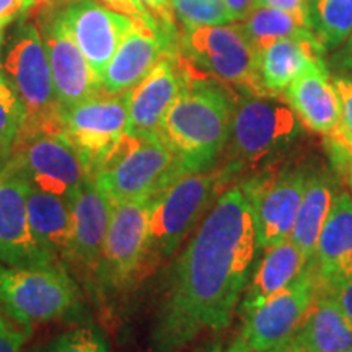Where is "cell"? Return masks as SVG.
<instances>
[{"mask_svg": "<svg viewBox=\"0 0 352 352\" xmlns=\"http://www.w3.org/2000/svg\"><path fill=\"white\" fill-rule=\"evenodd\" d=\"M245 183L223 189L170 272L153 327L158 352H175L232 323L258 253Z\"/></svg>", "mask_w": 352, "mask_h": 352, "instance_id": "obj_1", "label": "cell"}, {"mask_svg": "<svg viewBox=\"0 0 352 352\" xmlns=\"http://www.w3.org/2000/svg\"><path fill=\"white\" fill-rule=\"evenodd\" d=\"M232 114L233 100L226 88L191 72L188 85L165 114L158 138L175 153L184 173L209 171L227 148Z\"/></svg>", "mask_w": 352, "mask_h": 352, "instance_id": "obj_2", "label": "cell"}, {"mask_svg": "<svg viewBox=\"0 0 352 352\" xmlns=\"http://www.w3.org/2000/svg\"><path fill=\"white\" fill-rule=\"evenodd\" d=\"M233 176L235 173L226 165L201 173H184L153 196L144 270L173 256Z\"/></svg>", "mask_w": 352, "mask_h": 352, "instance_id": "obj_3", "label": "cell"}, {"mask_svg": "<svg viewBox=\"0 0 352 352\" xmlns=\"http://www.w3.org/2000/svg\"><path fill=\"white\" fill-rule=\"evenodd\" d=\"M302 122L283 96L241 91L233 100L228 166L233 173L287 151L302 134Z\"/></svg>", "mask_w": 352, "mask_h": 352, "instance_id": "obj_4", "label": "cell"}, {"mask_svg": "<svg viewBox=\"0 0 352 352\" xmlns=\"http://www.w3.org/2000/svg\"><path fill=\"white\" fill-rule=\"evenodd\" d=\"M0 67L25 108L20 135L38 131H60V107L39 28L33 23L16 26Z\"/></svg>", "mask_w": 352, "mask_h": 352, "instance_id": "obj_5", "label": "cell"}, {"mask_svg": "<svg viewBox=\"0 0 352 352\" xmlns=\"http://www.w3.org/2000/svg\"><path fill=\"white\" fill-rule=\"evenodd\" d=\"M176 52L192 74L240 91L267 95L259 80L258 52L239 23L184 30Z\"/></svg>", "mask_w": 352, "mask_h": 352, "instance_id": "obj_6", "label": "cell"}, {"mask_svg": "<svg viewBox=\"0 0 352 352\" xmlns=\"http://www.w3.org/2000/svg\"><path fill=\"white\" fill-rule=\"evenodd\" d=\"M182 175V165L160 138L127 132L94 178L116 204L153 197Z\"/></svg>", "mask_w": 352, "mask_h": 352, "instance_id": "obj_7", "label": "cell"}, {"mask_svg": "<svg viewBox=\"0 0 352 352\" xmlns=\"http://www.w3.org/2000/svg\"><path fill=\"white\" fill-rule=\"evenodd\" d=\"M80 303L78 285L65 266H8L0 263V307L21 323L63 318Z\"/></svg>", "mask_w": 352, "mask_h": 352, "instance_id": "obj_8", "label": "cell"}, {"mask_svg": "<svg viewBox=\"0 0 352 352\" xmlns=\"http://www.w3.org/2000/svg\"><path fill=\"white\" fill-rule=\"evenodd\" d=\"M129 127L127 94L103 91L90 98L60 108V131L80 155L88 176H94L114 151Z\"/></svg>", "mask_w": 352, "mask_h": 352, "instance_id": "obj_9", "label": "cell"}, {"mask_svg": "<svg viewBox=\"0 0 352 352\" xmlns=\"http://www.w3.org/2000/svg\"><path fill=\"white\" fill-rule=\"evenodd\" d=\"M28 184L72 202L88 173L80 155L63 131L20 135L10 157Z\"/></svg>", "mask_w": 352, "mask_h": 352, "instance_id": "obj_10", "label": "cell"}, {"mask_svg": "<svg viewBox=\"0 0 352 352\" xmlns=\"http://www.w3.org/2000/svg\"><path fill=\"white\" fill-rule=\"evenodd\" d=\"M316 283L307 264L292 284L241 314L240 333L233 344L248 352H270L296 336L316 297Z\"/></svg>", "mask_w": 352, "mask_h": 352, "instance_id": "obj_11", "label": "cell"}, {"mask_svg": "<svg viewBox=\"0 0 352 352\" xmlns=\"http://www.w3.org/2000/svg\"><path fill=\"white\" fill-rule=\"evenodd\" d=\"M153 197L113 204L96 287L121 289L144 272Z\"/></svg>", "mask_w": 352, "mask_h": 352, "instance_id": "obj_12", "label": "cell"}, {"mask_svg": "<svg viewBox=\"0 0 352 352\" xmlns=\"http://www.w3.org/2000/svg\"><path fill=\"white\" fill-rule=\"evenodd\" d=\"M307 166H289L274 175H263L245 179L256 228L258 248L270 246L289 239L300 208L307 176Z\"/></svg>", "mask_w": 352, "mask_h": 352, "instance_id": "obj_13", "label": "cell"}, {"mask_svg": "<svg viewBox=\"0 0 352 352\" xmlns=\"http://www.w3.org/2000/svg\"><path fill=\"white\" fill-rule=\"evenodd\" d=\"M111 210L113 201L94 176H88L70 202V240L65 266L67 270L72 266L91 283H96Z\"/></svg>", "mask_w": 352, "mask_h": 352, "instance_id": "obj_14", "label": "cell"}, {"mask_svg": "<svg viewBox=\"0 0 352 352\" xmlns=\"http://www.w3.org/2000/svg\"><path fill=\"white\" fill-rule=\"evenodd\" d=\"M23 173L10 160L0 168V263L8 266H57L39 248L28 214Z\"/></svg>", "mask_w": 352, "mask_h": 352, "instance_id": "obj_15", "label": "cell"}, {"mask_svg": "<svg viewBox=\"0 0 352 352\" xmlns=\"http://www.w3.org/2000/svg\"><path fill=\"white\" fill-rule=\"evenodd\" d=\"M191 72L176 50L166 52L148 76L127 91L129 127L140 138H158L165 114L188 85Z\"/></svg>", "mask_w": 352, "mask_h": 352, "instance_id": "obj_16", "label": "cell"}, {"mask_svg": "<svg viewBox=\"0 0 352 352\" xmlns=\"http://www.w3.org/2000/svg\"><path fill=\"white\" fill-rule=\"evenodd\" d=\"M176 50V39L160 26L132 19L114 56L101 76L100 91L122 95L142 82L166 52Z\"/></svg>", "mask_w": 352, "mask_h": 352, "instance_id": "obj_17", "label": "cell"}, {"mask_svg": "<svg viewBox=\"0 0 352 352\" xmlns=\"http://www.w3.org/2000/svg\"><path fill=\"white\" fill-rule=\"evenodd\" d=\"M59 15L101 83V76L131 28L132 19L96 0L70 3Z\"/></svg>", "mask_w": 352, "mask_h": 352, "instance_id": "obj_18", "label": "cell"}, {"mask_svg": "<svg viewBox=\"0 0 352 352\" xmlns=\"http://www.w3.org/2000/svg\"><path fill=\"white\" fill-rule=\"evenodd\" d=\"M41 33L60 108L72 107L100 91V80L80 47L60 20L59 12L41 21Z\"/></svg>", "mask_w": 352, "mask_h": 352, "instance_id": "obj_19", "label": "cell"}, {"mask_svg": "<svg viewBox=\"0 0 352 352\" xmlns=\"http://www.w3.org/2000/svg\"><path fill=\"white\" fill-rule=\"evenodd\" d=\"M308 266L315 277L316 290L327 289L352 274V195L349 191L334 195Z\"/></svg>", "mask_w": 352, "mask_h": 352, "instance_id": "obj_20", "label": "cell"}, {"mask_svg": "<svg viewBox=\"0 0 352 352\" xmlns=\"http://www.w3.org/2000/svg\"><path fill=\"white\" fill-rule=\"evenodd\" d=\"M280 96L305 129L327 135L340 126V100L327 63L307 70L290 83Z\"/></svg>", "mask_w": 352, "mask_h": 352, "instance_id": "obj_21", "label": "cell"}, {"mask_svg": "<svg viewBox=\"0 0 352 352\" xmlns=\"http://www.w3.org/2000/svg\"><path fill=\"white\" fill-rule=\"evenodd\" d=\"M256 52L259 80L267 95L280 96L307 70L327 63V52L315 38L277 39Z\"/></svg>", "mask_w": 352, "mask_h": 352, "instance_id": "obj_22", "label": "cell"}, {"mask_svg": "<svg viewBox=\"0 0 352 352\" xmlns=\"http://www.w3.org/2000/svg\"><path fill=\"white\" fill-rule=\"evenodd\" d=\"M308 259L290 239L263 250V258L250 277L240 302L241 314L280 292L305 271Z\"/></svg>", "mask_w": 352, "mask_h": 352, "instance_id": "obj_23", "label": "cell"}, {"mask_svg": "<svg viewBox=\"0 0 352 352\" xmlns=\"http://www.w3.org/2000/svg\"><path fill=\"white\" fill-rule=\"evenodd\" d=\"M28 214L39 248L52 264L65 266L70 240V202L30 186Z\"/></svg>", "mask_w": 352, "mask_h": 352, "instance_id": "obj_24", "label": "cell"}, {"mask_svg": "<svg viewBox=\"0 0 352 352\" xmlns=\"http://www.w3.org/2000/svg\"><path fill=\"white\" fill-rule=\"evenodd\" d=\"M296 340L310 352H342L352 347V327L328 292H316Z\"/></svg>", "mask_w": 352, "mask_h": 352, "instance_id": "obj_25", "label": "cell"}, {"mask_svg": "<svg viewBox=\"0 0 352 352\" xmlns=\"http://www.w3.org/2000/svg\"><path fill=\"white\" fill-rule=\"evenodd\" d=\"M334 195L336 192L331 178L324 171H308L300 208L289 235V239L305 254L308 263L315 254L316 241L331 208Z\"/></svg>", "mask_w": 352, "mask_h": 352, "instance_id": "obj_26", "label": "cell"}, {"mask_svg": "<svg viewBox=\"0 0 352 352\" xmlns=\"http://www.w3.org/2000/svg\"><path fill=\"white\" fill-rule=\"evenodd\" d=\"M308 28L328 56L352 34V0H308Z\"/></svg>", "mask_w": 352, "mask_h": 352, "instance_id": "obj_27", "label": "cell"}, {"mask_svg": "<svg viewBox=\"0 0 352 352\" xmlns=\"http://www.w3.org/2000/svg\"><path fill=\"white\" fill-rule=\"evenodd\" d=\"M236 23L241 26L256 51L277 39L315 38L310 28L300 23L296 16L274 7H254L243 20Z\"/></svg>", "mask_w": 352, "mask_h": 352, "instance_id": "obj_28", "label": "cell"}, {"mask_svg": "<svg viewBox=\"0 0 352 352\" xmlns=\"http://www.w3.org/2000/svg\"><path fill=\"white\" fill-rule=\"evenodd\" d=\"M23 121V104L0 72V168L10 160Z\"/></svg>", "mask_w": 352, "mask_h": 352, "instance_id": "obj_29", "label": "cell"}, {"mask_svg": "<svg viewBox=\"0 0 352 352\" xmlns=\"http://www.w3.org/2000/svg\"><path fill=\"white\" fill-rule=\"evenodd\" d=\"M171 8L184 30L233 23L226 0H171Z\"/></svg>", "mask_w": 352, "mask_h": 352, "instance_id": "obj_30", "label": "cell"}, {"mask_svg": "<svg viewBox=\"0 0 352 352\" xmlns=\"http://www.w3.org/2000/svg\"><path fill=\"white\" fill-rule=\"evenodd\" d=\"M39 352H109V344L96 324L85 323L56 336Z\"/></svg>", "mask_w": 352, "mask_h": 352, "instance_id": "obj_31", "label": "cell"}, {"mask_svg": "<svg viewBox=\"0 0 352 352\" xmlns=\"http://www.w3.org/2000/svg\"><path fill=\"white\" fill-rule=\"evenodd\" d=\"M32 324L21 323L0 307V352H21L33 334Z\"/></svg>", "mask_w": 352, "mask_h": 352, "instance_id": "obj_32", "label": "cell"}, {"mask_svg": "<svg viewBox=\"0 0 352 352\" xmlns=\"http://www.w3.org/2000/svg\"><path fill=\"white\" fill-rule=\"evenodd\" d=\"M327 147L334 166L346 176L352 188V135L338 126L333 132L327 134Z\"/></svg>", "mask_w": 352, "mask_h": 352, "instance_id": "obj_33", "label": "cell"}, {"mask_svg": "<svg viewBox=\"0 0 352 352\" xmlns=\"http://www.w3.org/2000/svg\"><path fill=\"white\" fill-rule=\"evenodd\" d=\"M331 82L340 100L341 122L340 126L352 135V78L331 74Z\"/></svg>", "mask_w": 352, "mask_h": 352, "instance_id": "obj_34", "label": "cell"}, {"mask_svg": "<svg viewBox=\"0 0 352 352\" xmlns=\"http://www.w3.org/2000/svg\"><path fill=\"white\" fill-rule=\"evenodd\" d=\"M142 6L147 8V12L153 16L157 25L164 32L178 41V33L175 26V13L171 8V0H140Z\"/></svg>", "mask_w": 352, "mask_h": 352, "instance_id": "obj_35", "label": "cell"}, {"mask_svg": "<svg viewBox=\"0 0 352 352\" xmlns=\"http://www.w3.org/2000/svg\"><path fill=\"white\" fill-rule=\"evenodd\" d=\"M329 74L352 78V34L327 57Z\"/></svg>", "mask_w": 352, "mask_h": 352, "instance_id": "obj_36", "label": "cell"}, {"mask_svg": "<svg viewBox=\"0 0 352 352\" xmlns=\"http://www.w3.org/2000/svg\"><path fill=\"white\" fill-rule=\"evenodd\" d=\"M318 292H328L329 296H333L352 327V274L342 277V279L328 285L327 289L318 290Z\"/></svg>", "mask_w": 352, "mask_h": 352, "instance_id": "obj_37", "label": "cell"}, {"mask_svg": "<svg viewBox=\"0 0 352 352\" xmlns=\"http://www.w3.org/2000/svg\"><path fill=\"white\" fill-rule=\"evenodd\" d=\"M100 2L103 6L113 8V10L122 13V15L131 16V19L144 20L157 25V21L153 20V16L147 12V8L142 6L140 0H100Z\"/></svg>", "mask_w": 352, "mask_h": 352, "instance_id": "obj_38", "label": "cell"}, {"mask_svg": "<svg viewBox=\"0 0 352 352\" xmlns=\"http://www.w3.org/2000/svg\"><path fill=\"white\" fill-rule=\"evenodd\" d=\"M274 7L294 15L308 28V0H256V7Z\"/></svg>", "mask_w": 352, "mask_h": 352, "instance_id": "obj_39", "label": "cell"}, {"mask_svg": "<svg viewBox=\"0 0 352 352\" xmlns=\"http://www.w3.org/2000/svg\"><path fill=\"white\" fill-rule=\"evenodd\" d=\"M34 6L36 0H0V26L21 19Z\"/></svg>", "mask_w": 352, "mask_h": 352, "instance_id": "obj_40", "label": "cell"}, {"mask_svg": "<svg viewBox=\"0 0 352 352\" xmlns=\"http://www.w3.org/2000/svg\"><path fill=\"white\" fill-rule=\"evenodd\" d=\"M226 6L230 13L233 23L241 21L250 12L256 7V0H226Z\"/></svg>", "mask_w": 352, "mask_h": 352, "instance_id": "obj_41", "label": "cell"}, {"mask_svg": "<svg viewBox=\"0 0 352 352\" xmlns=\"http://www.w3.org/2000/svg\"><path fill=\"white\" fill-rule=\"evenodd\" d=\"M270 352H310V351H308L300 341L296 340V338H292V340L284 342L283 346L276 347V349H272Z\"/></svg>", "mask_w": 352, "mask_h": 352, "instance_id": "obj_42", "label": "cell"}, {"mask_svg": "<svg viewBox=\"0 0 352 352\" xmlns=\"http://www.w3.org/2000/svg\"><path fill=\"white\" fill-rule=\"evenodd\" d=\"M212 352H248V351L241 349V347L236 346V344H230L228 347H226V349H215Z\"/></svg>", "mask_w": 352, "mask_h": 352, "instance_id": "obj_43", "label": "cell"}, {"mask_svg": "<svg viewBox=\"0 0 352 352\" xmlns=\"http://www.w3.org/2000/svg\"><path fill=\"white\" fill-rule=\"evenodd\" d=\"M3 30H6V26H0V57H2V44H3ZM2 72V70H0Z\"/></svg>", "mask_w": 352, "mask_h": 352, "instance_id": "obj_44", "label": "cell"}, {"mask_svg": "<svg viewBox=\"0 0 352 352\" xmlns=\"http://www.w3.org/2000/svg\"><path fill=\"white\" fill-rule=\"evenodd\" d=\"M342 352H352V347H349V349H346V351H342Z\"/></svg>", "mask_w": 352, "mask_h": 352, "instance_id": "obj_45", "label": "cell"}, {"mask_svg": "<svg viewBox=\"0 0 352 352\" xmlns=\"http://www.w3.org/2000/svg\"><path fill=\"white\" fill-rule=\"evenodd\" d=\"M351 195H352V188H351Z\"/></svg>", "mask_w": 352, "mask_h": 352, "instance_id": "obj_46", "label": "cell"}]
</instances>
